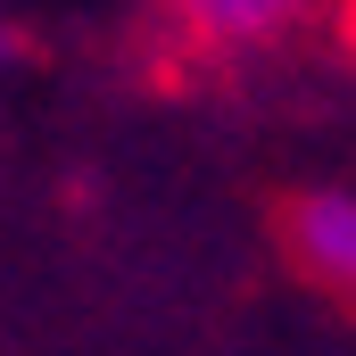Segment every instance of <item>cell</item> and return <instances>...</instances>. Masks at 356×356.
I'll return each instance as SVG.
<instances>
[{"mask_svg": "<svg viewBox=\"0 0 356 356\" xmlns=\"http://www.w3.org/2000/svg\"><path fill=\"white\" fill-rule=\"evenodd\" d=\"M282 249H290V266L307 273L323 298L356 307V191H340V182L290 191V207H282Z\"/></svg>", "mask_w": 356, "mask_h": 356, "instance_id": "1", "label": "cell"}, {"mask_svg": "<svg viewBox=\"0 0 356 356\" xmlns=\"http://www.w3.org/2000/svg\"><path fill=\"white\" fill-rule=\"evenodd\" d=\"M199 33H207V42H282V33H290V8L224 0V8H199Z\"/></svg>", "mask_w": 356, "mask_h": 356, "instance_id": "2", "label": "cell"}, {"mask_svg": "<svg viewBox=\"0 0 356 356\" xmlns=\"http://www.w3.org/2000/svg\"><path fill=\"white\" fill-rule=\"evenodd\" d=\"M17 58H25V33H17V25L0 17V67H17Z\"/></svg>", "mask_w": 356, "mask_h": 356, "instance_id": "3", "label": "cell"}]
</instances>
